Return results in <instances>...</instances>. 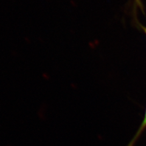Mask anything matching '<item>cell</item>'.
<instances>
[{"label": "cell", "mask_w": 146, "mask_h": 146, "mask_svg": "<svg viewBox=\"0 0 146 146\" xmlns=\"http://www.w3.org/2000/svg\"><path fill=\"white\" fill-rule=\"evenodd\" d=\"M143 29H144V30L145 31V33H146V27H143Z\"/></svg>", "instance_id": "obj_3"}, {"label": "cell", "mask_w": 146, "mask_h": 146, "mask_svg": "<svg viewBox=\"0 0 146 146\" xmlns=\"http://www.w3.org/2000/svg\"><path fill=\"white\" fill-rule=\"evenodd\" d=\"M136 3H138L139 5H140L141 4V3H140V0H136Z\"/></svg>", "instance_id": "obj_2"}, {"label": "cell", "mask_w": 146, "mask_h": 146, "mask_svg": "<svg viewBox=\"0 0 146 146\" xmlns=\"http://www.w3.org/2000/svg\"><path fill=\"white\" fill-rule=\"evenodd\" d=\"M145 128H146V110H145V115H144L142 124H141V125H140V127L139 128V129L138 130V131H137L136 135L134 136V138H133V139L131 141V142L130 143V144H129V145H128V146H133V145L135 143L136 140L138 139V138L140 136V135L142 134V133L143 132V131L145 130Z\"/></svg>", "instance_id": "obj_1"}]
</instances>
